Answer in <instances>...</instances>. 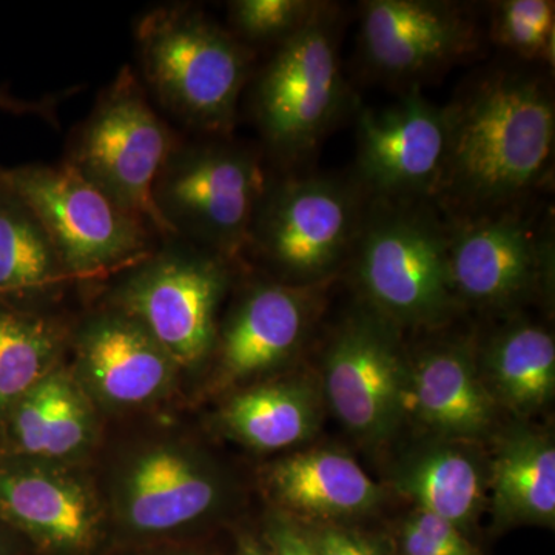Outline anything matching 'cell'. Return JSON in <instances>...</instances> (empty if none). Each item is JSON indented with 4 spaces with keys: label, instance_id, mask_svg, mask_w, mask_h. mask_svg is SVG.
Instances as JSON below:
<instances>
[{
    "label": "cell",
    "instance_id": "28",
    "mask_svg": "<svg viewBox=\"0 0 555 555\" xmlns=\"http://www.w3.org/2000/svg\"><path fill=\"white\" fill-rule=\"evenodd\" d=\"M320 5L313 0H235L229 3V21L241 42L278 47L301 30Z\"/></svg>",
    "mask_w": 555,
    "mask_h": 555
},
{
    "label": "cell",
    "instance_id": "32",
    "mask_svg": "<svg viewBox=\"0 0 555 555\" xmlns=\"http://www.w3.org/2000/svg\"><path fill=\"white\" fill-rule=\"evenodd\" d=\"M54 108H56V101L51 98L40 101L22 100L13 96L10 91L0 89V112L13 113V115H38L53 122L56 119Z\"/></svg>",
    "mask_w": 555,
    "mask_h": 555
},
{
    "label": "cell",
    "instance_id": "33",
    "mask_svg": "<svg viewBox=\"0 0 555 555\" xmlns=\"http://www.w3.org/2000/svg\"><path fill=\"white\" fill-rule=\"evenodd\" d=\"M14 535L13 531L0 524V555H17Z\"/></svg>",
    "mask_w": 555,
    "mask_h": 555
},
{
    "label": "cell",
    "instance_id": "22",
    "mask_svg": "<svg viewBox=\"0 0 555 555\" xmlns=\"http://www.w3.org/2000/svg\"><path fill=\"white\" fill-rule=\"evenodd\" d=\"M486 367L509 406L518 411L542 408L555 389L553 335L535 324H511L492 338Z\"/></svg>",
    "mask_w": 555,
    "mask_h": 555
},
{
    "label": "cell",
    "instance_id": "15",
    "mask_svg": "<svg viewBox=\"0 0 555 555\" xmlns=\"http://www.w3.org/2000/svg\"><path fill=\"white\" fill-rule=\"evenodd\" d=\"M80 366L113 404H141L163 392L175 363L141 324L116 310L91 320L78 338Z\"/></svg>",
    "mask_w": 555,
    "mask_h": 555
},
{
    "label": "cell",
    "instance_id": "9",
    "mask_svg": "<svg viewBox=\"0 0 555 555\" xmlns=\"http://www.w3.org/2000/svg\"><path fill=\"white\" fill-rule=\"evenodd\" d=\"M228 259L193 246L149 255L119 291L120 312L137 320L175 366H193L215 341L228 287Z\"/></svg>",
    "mask_w": 555,
    "mask_h": 555
},
{
    "label": "cell",
    "instance_id": "19",
    "mask_svg": "<svg viewBox=\"0 0 555 555\" xmlns=\"http://www.w3.org/2000/svg\"><path fill=\"white\" fill-rule=\"evenodd\" d=\"M272 485L288 509L324 520L367 513L382 499L356 460L334 451L288 456L273 469Z\"/></svg>",
    "mask_w": 555,
    "mask_h": 555
},
{
    "label": "cell",
    "instance_id": "8",
    "mask_svg": "<svg viewBox=\"0 0 555 555\" xmlns=\"http://www.w3.org/2000/svg\"><path fill=\"white\" fill-rule=\"evenodd\" d=\"M56 250L67 276H96L152 255L153 230L116 206L67 163L0 169Z\"/></svg>",
    "mask_w": 555,
    "mask_h": 555
},
{
    "label": "cell",
    "instance_id": "6",
    "mask_svg": "<svg viewBox=\"0 0 555 555\" xmlns=\"http://www.w3.org/2000/svg\"><path fill=\"white\" fill-rule=\"evenodd\" d=\"M177 144L141 80L133 69L124 67L76 131L65 163L116 206L171 240L153 206L152 192Z\"/></svg>",
    "mask_w": 555,
    "mask_h": 555
},
{
    "label": "cell",
    "instance_id": "4",
    "mask_svg": "<svg viewBox=\"0 0 555 555\" xmlns=\"http://www.w3.org/2000/svg\"><path fill=\"white\" fill-rule=\"evenodd\" d=\"M341 22L338 5L321 2L255 79L251 115L266 147L287 166L308 159L349 104L339 54Z\"/></svg>",
    "mask_w": 555,
    "mask_h": 555
},
{
    "label": "cell",
    "instance_id": "16",
    "mask_svg": "<svg viewBox=\"0 0 555 555\" xmlns=\"http://www.w3.org/2000/svg\"><path fill=\"white\" fill-rule=\"evenodd\" d=\"M217 496V483L195 459L177 449H153L130 467L124 520L138 534H163L203 517Z\"/></svg>",
    "mask_w": 555,
    "mask_h": 555
},
{
    "label": "cell",
    "instance_id": "24",
    "mask_svg": "<svg viewBox=\"0 0 555 555\" xmlns=\"http://www.w3.org/2000/svg\"><path fill=\"white\" fill-rule=\"evenodd\" d=\"M224 420L229 429L250 447L273 451L308 438L315 429L317 411L305 387L270 385L233 398Z\"/></svg>",
    "mask_w": 555,
    "mask_h": 555
},
{
    "label": "cell",
    "instance_id": "27",
    "mask_svg": "<svg viewBox=\"0 0 555 555\" xmlns=\"http://www.w3.org/2000/svg\"><path fill=\"white\" fill-rule=\"evenodd\" d=\"M489 38L499 49L524 64L553 68L555 3L553 0H502L492 3Z\"/></svg>",
    "mask_w": 555,
    "mask_h": 555
},
{
    "label": "cell",
    "instance_id": "18",
    "mask_svg": "<svg viewBox=\"0 0 555 555\" xmlns=\"http://www.w3.org/2000/svg\"><path fill=\"white\" fill-rule=\"evenodd\" d=\"M2 451L30 459H64L90 441L91 416L78 387L50 372L14 404L0 425Z\"/></svg>",
    "mask_w": 555,
    "mask_h": 555
},
{
    "label": "cell",
    "instance_id": "20",
    "mask_svg": "<svg viewBox=\"0 0 555 555\" xmlns=\"http://www.w3.org/2000/svg\"><path fill=\"white\" fill-rule=\"evenodd\" d=\"M412 397L427 425L451 436H478L492 423V400L465 347L444 346L420 358Z\"/></svg>",
    "mask_w": 555,
    "mask_h": 555
},
{
    "label": "cell",
    "instance_id": "7",
    "mask_svg": "<svg viewBox=\"0 0 555 555\" xmlns=\"http://www.w3.org/2000/svg\"><path fill=\"white\" fill-rule=\"evenodd\" d=\"M366 206L353 179H270L247 247L295 281L294 286L308 287L350 258Z\"/></svg>",
    "mask_w": 555,
    "mask_h": 555
},
{
    "label": "cell",
    "instance_id": "3",
    "mask_svg": "<svg viewBox=\"0 0 555 555\" xmlns=\"http://www.w3.org/2000/svg\"><path fill=\"white\" fill-rule=\"evenodd\" d=\"M430 203L367 199L350 254L372 310L396 326H433L454 308L448 219Z\"/></svg>",
    "mask_w": 555,
    "mask_h": 555
},
{
    "label": "cell",
    "instance_id": "29",
    "mask_svg": "<svg viewBox=\"0 0 555 555\" xmlns=\"http://www.w3.org/2000/svg\"><path fill=\"white\" fill-rule=\"evenodd\" d=\"M401 547L404 555H478L462 529L422 509L404 525Z\"/></svg>",
    "mask_w": 555,
    "mask_h": 555
},
{
    "label": "cell",
    "instance_id": "26",
    "mask_svg": "<svg viewBox=\"0 0 555 555\" xmlns=\"http://www.w3.org/2000/svg\"><path fill=\"white\" fill-rule=\"evenodd\" d=\"M398 488L420 509L460 529L473 520L481 502V478L476 463L454 449H436L416 459L401 474Z\"/></svg>",
    "mask_w": 555,
    "mask_h": 555
},
{
    "label": "cell",
    "instance_id": "31",
    "mask_svg": "<svg viewBox=\"0 0 555 555\" xmlns=\"http://www.w3.org/2000/svg\"><path fill=\"white\" fill-rule=\"evenodd\" d=\"M270 555H317L309 535L288 525H275L269 534Z\"/></svg>",
    "mask_w": 555,
    "mask_h": 555
},
{
    "label": "cell",
    "instance_id": "17",
    "mask_svg": "<svg viewBox=\"0 0 555 555\" xmlns=\"http://www.w3.org/2000/svg\"><path fill=\"white\" fill-rule=\"evenodd\" d=\"M308 287L264 284L251 288L222 332V366L232 377L268 371L286 360L308 331Z\"/></svg>",
    "mask_w": 555,
    "mask_h": 555
},
{
    "label": "cell",
    "instance_id": "14",
    "mask_svg": "<svg viewBox=\"0 0 555 555\" xmlns=\"http://www.w3.org/2000/svg\"><path fill=\"white\" fill-rule=\"evenodd\" d=\"M0 524L53 555H87L101 537L89 489L40 460L0 451Z\"/></svg>",
    "mask_w": 555,
    "mask_h": 555
},
{
    "label": "cell",
    "instance_id": "11",
    "mask_svg": "<svg viewBox=\"0 0 555 555\" xmlns=\"http://www.w3.org/2000/svg\"><path fill=\"white\" fill-rule=\"evenodd\" d=\"M447 116L423 96L422 87L383 109L357 113L356 184L367 199L433 201L444 155Z\"/></svg>",
    "mask_w": 555,
    "mask_h": 555
},
{
    "label": "cell",
    "instance_id": "5",
    "mask_svg": "<svg viewBox=\"0 0 555 555\" xmlns=\"http://www.w3.org/2000/svg\"><path fill=\"white\" fill-rule=\"evenodd\" d=\"M229 138L178 142L152 192L153 206L171 240L225 259L247 247L270 182L261 156Z\"/></svg>",
    "mask_w": 555,
    "mask_h": 555
},
{
    "label": "cell",
    "instance_id": "1",
    "mask_svg": "<svg viewBox=\"0 0 555 555\" xmlns=\"http://www.w3.org/2000/svg\"><path fill=\"white\" fill-rule=\"evenodd\" d=\"M447 155L434 204L470 218L525 206L553 178L555 102L532 69L481 73L444 107Z\"/></svg>",
    "mask_w": 555,
    "mask_h": 555
},
{
    "label": "cell",
    "instance_id": "13",
    "mask_svg": "<svg viewBox=\"0 0 555 555\" xmlns=\"http://www.w3.org/2000/svg\"><path fill=\"white\" fill-rule=\"evenodd\" d=\"M396 324L375 310L347 318L328 347L324 385L347 429L379 440L396 429L408 392Z\"/></svg>",
    "mask_w": 555,
    "mask_h": 555
},
{
    "label": "cell",
    "instance_id": "21",
    "mask_svg": "<svg viewBox=\"0 0 555 555\" xmlns=\"http://www.w3.org/2000/svg\"><path fill=\"white\" fill-rule=\"evenodd\" d=\"M491 483L496 524H554L555 449L547 438H507L492 463Z\"/></svg>",
    "mask_w": 555,
    "mask_h": 555
},
{
    "label": "cell",
    "instance_id": "25",
    "mask_svg": "<svg viewBox=\"0 0 555 555\" xmlns=\"http://www.w3.org/2000/svg\"><path fill=\"white\" fill-rule=\"evenodd\" d=\"M61 343L56 324L0 298V425L17 401L53 372Z\"/></svg>",
    "mask_w": 555,
    "mask_h": 555
},
{
    "label": "cell",
    "instance_id": "30",
    "mask_svg": "<svg viewBox=\"0 0 555 555\" xmlns=\"http://www.w3.org/2000/svg\"><path fill=\"white\" fill-rule=\"evenodd\" d=\"M317 555H387L375 537L341 528H324L309 535Z\"/></svg>",
    "mask_w": 555,
    "mask_h": 555
},
{
    "label": "cell",
    "instance_id": "2",
    "mask_svg": "<svg viewBox=\"0 0 555 555\" xmlns=\"http://www.w3.org/2000/svg\"><path fill=\"white\" fill-rule=\"evenodd\" d=\"M145 90L206 137L229 138L251 72V51L192 5L160 7L134 30Z\"/></svg>",
    "mask_w": 555,
    "mask_h": 555
},
{
    "label": "cell",
    "instance_id": "12",
    "mask_svg": "<svg viewBox=\"0 0 555 555\" xmlns=\"http://www.w3.org/2000/svg\"><path fill=\"white\" fill-rule=\"evenodd\" d=\"M358 40L369 72L404 89L465 61L481 46L469 9L443 0L361 2Z\"/></svg>",
    "mask_w": 555,
    "mask_h": 555
},
{
    "label": "cell",
    "instance_id": "10",
    "mask_svg": "<svg viewBox=\"0 0 555 555\" xmlns=\"http://www.w3.org/2000/svg\"><path fill=\"white\" fill-rule=\"evenodd\" d=\"M447 219L455 299L483 308H511L534 294L550 275L553 236L525 215V206Z\"/></svg>",
    "mask_w": 555,
    "mask_h": 555
},
{
    "label": "cell",
    "instance_id": "34",
    "mask_svg": "<svg viewBox=\"0 0 555 555\" xmlns=\"http://www.w3.org/2000/svg\"><path fill=\"white\" fill-rule=\"evenodd\" d=\"M236 555H270L264 547L259 546L255 540H243Z\"/></svg>",
    "mask_w": 555,
    "mask_h": 555
},
{
    "label": "cell",
    "instance_id": "23",
    "mask_svg": "<svg viewBox=\"0 0 555 555\" xmlns=\"http://www.w3.org/2000/svg\"><path fill=\"white\" fill-rule=\"evenodd\" d=\"M68 278L25 201L0 177V298L30 294Z\"/></svg>",
    "mask_w": 555,
    "mask_h": 555
}]
</instances>
